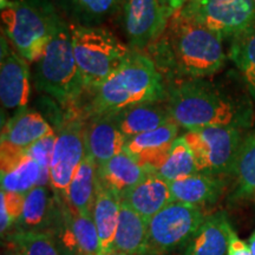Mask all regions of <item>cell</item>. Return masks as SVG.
Returning a JSON list of instances; mask_svg holds the SVG:
<instances>
[{
  "label": "cell",
  "instance_id": "obj_34",
  "mask_svg": "<svg viewBox=\"0 0 255 255\" xmlns=\"http://www.w3.org/2000/svg\"><path fill=\"white\" fill-rule=\"evenodd\" d=\"M227 255H253L250 248V245H248L247 242L242 241L241 239L238 237L234 228L232 229L231 235H229Z\"/></svg>",
  "mask_w": 255,
  "mask_h": 255
},
{
  "label": "cell",
  "instance_id": "obj_38",
  "mask_svg": "<svg viewBox=\"0 0 255 255\" xmlns=\"http://www.w3.org/2000/svg\"><path fill=\"white\" fill-rule=\"evenodd\" d=\"M101 255H127V254H124V253H122V252H120V251L113 250V251L108 252V253H103V254H101Z\"/></svg>",
  "mask_w": 255,
  "mask_h": 255
},
{
  "label": "cell",
  "instance_id": "obj_26",
  "mask_svg": "<svg viewBox=\"0 0 255 255\" xmlns=\"http://www.w3.org/2000/svg\"><path fill=\"white\" fill-rule=\"evenodd\" d=\"M232 175L234 186L229 194L231 202L255 197V129L242 138Z\"/></svg>",
  "mask_w": 255,
  "mask_h": 255
},
{
  "label": "cell",
  "instance_id": "obj_31",
  "mask_svg": "<svg viewBox=\"0 0 255 255\" xmlns=\"http://www.w3.org/2000/svg\"><path fill=\"white\" fill-rule=\"evenodd\" d=\"M197 167L193 152L183 136L177 137L171 145L164 163L156 171L159 177L168 182L197 174Z\"/></svg>",
  "mask_w": 255,
  "mask_h": 255
},
{
  "label": "cell",
  "instance_id": "obj_6",
  "mask_svg": "<svg viewBox=\"0 0 255 255\" xmlns=\"http://www.w3.org/2000/svg\"><path fill=\"white\" fill-rule=\"evenodd\" d=\"M37 89L62 104H72L87 89L75 58L71 26L60 21L36 72Z\"/></svg>",
  "mask_w": 255,
  "mask_h": 255
},
{
  "label": "cell",
  "instance_id": "obj_1",
  "mask_svg": "<svg viewBox=\"0 0 255 255\" xmlns=\"http://www.w3.org/2000/svg\"><path fill=\"white\" fill-rule=\"evenodd\" d=\"M149 50L159 73L174 82L208 77L226 63L221 38L182 11L169 19L164 32Z\"/></svg>",
  "mask_w": 255,
  "mask_h": 255
},
{
  "label": "cell",
  "instance_id": "obj_8",
  "mask_svg": "<svg viewBox=\"0 0 255 255\" xmlns=\"http://www.w3.org/2000/svg\"><path fill=\"white\" fill-rule=\"evenodd\" d=\"M193 152L197 171L210 176L232 175L240 149L241 129L237 128H203L183 135Z\"/></svg>",
  "mask_w": 255,
  "mask_h": 255
},
{
  "label": "cell",
  "instance_id": "obj_24",
  "mask_svg": "<svg viewBox=\"0 0 255 255\" xmlns=\"http://www.w3.org/2000/svg\"><path fill=\"white\" fill-rule=\"evenodd\" d=\"M148 220L121 200V210L113 250L127 255H144Z\"/></svg>",
  "mask_w": 255,
  "mask_h": 255
},
{
  "label": "cell",
  "instance_id": "obj_19",
  "mask_svg": "<svg viewBox=\"0 0 255 255\" xmlns=\"http://www.w3.org/2000/svg\"><path fill=\"white\" fill-rule=\"evenodd\" d=\"M169 186L174 201L202 208L215 205L223 195L227 183L222 177L197 173L169 182Z\"/></svg>",
  "mask_w": 255,
  "mask_h": 255
},
{
  "label": "cell",
  "instance_id": "obj_14",
  "mask_svg": "<svg viewBox=\"0 0 255 255\" xmlns=\"http://www.w3.org/2000/svg\"><path fill=\"white\" fill-rule=\"evenodd\" d=\"M178 127L174 121L164 126L127 138L124 151L131 155L149 173H156L168 157L171 145L177 138Z\"/></svg>",
  "mask_w": 255,
  "mask_h": 255
},
{
  "label": "cell",
  "instance_id": "obj_21",
  "mask_svg": "<svg viewBox=\"0 0 255 255\" xmlns=\"http://www.w3.org/2000/svg\"><path fill=\"white\" fill-rule=\"evenodd\" d=\"M98 182L108 189L119 193L121 196L148 176L149 173L131 155L121 151L107 163L97 167Z\"/></svg>",
  "mask_w": 255,
  "mask_h": 255
},
{
  "label": "cell",
  "instance_id": "obj_7",
  "mask_svg": "<svg viewBox=\"0 0 255 255\" xmlns=\"http://www.w3.org/2000/svg\"><path fill=\"white\" fill-rule=\"evenodd\" d=\"M205 219L200 207L169 203L148 221L144 255H168L186 247Z\"/></svg>",
  "mask_w": 255,
  "mask_h": 255
},
{
  "label": "cell",
  "instance_id": "obj_22",
  "mask_svg": "<svg viewBox=\"0 0 255 255\" xmlns=\"http://www.w3.org/2000/svg\"><path fill=\"white\" fill-rule=\"evenodd\" d=\"M117 126L126 138L151 131L171 122L167 105L161 102H150L128 108L114 114Z\"/></svg>",
  "mask_w": 255,
  "mask_h": 255
},
{
  "label": "cell",
  "instance_id": "obj_3",
  "mask_svg": "<svg viewBox=\"0 0 255 255\" xmlns=\"http://www.w3.org/2000/svg\"><path fill=\"white\" fill-rule=\"evenodd\" d=\"M163 77L149 56L132 51L124 65L97 89L85 107V117L116 114L135 105L165 100Z\"/></svg>",
  "mask_w": 255,
  "mask_h": 255
},
{
  "label": "cell",
  "instance_id": "obj_27",
  "mask_svg": "<svg viewBox=\"0 0 255 255\" xmlns=\"http://www.w3.org/2000/svg\"><path fill=\"white\" fill-rule=\"evenodd\" d=\"M47 182H50L49 170L41 168L27 154L11 170L1 174V190L5 191L27 194L34 187L46 186Z\"/></svg>",
  "mask_w": 255,
  "mask_h": 255
},
{
  "label": "cell",
  "instance_id": "obj_20",
  "mask_svg": "<svg viewBox=\"0 0 255 255\" xmlns=\"http://www.w3.org/2000/svg\"><path fill=\"white\" fill-rule=\"evenodd\" d=\"M232 225L225 210L206 216L183 255H227Z\"/></svg>",
  "mask_w": 255,
  "mask_h": 255
},
{
  "label": "cell",
  "instance_id": "obj_30",
  "mask_svg": "<svg viewBox=\"0 0 255 255\" xmlns=\"http://www.w3.org/2000/svg\"><path fill=\"white\" fill-rule=\"evenodd\" d=\"M5 240L14 245L19 255H69L59 239L50 233L13 231Z\"/></svg>",
  "mask_w": 255,
  "mask_h": 255
},
{
  "label": "cell",
  "instance_id": "obj_17",
  "mask_svg": "<svg viewBox=\"0 0 255 255\" xmlns=\"http://www.w3.org/2000/svg\"><path fill=\"white\" fill-rule=\"evenodd\" d=\"M52 132L55 130L39 113L23 108L15 111L2 127L1 146L25 151L38 139Z\"/></svg>",
  "mask_w": 255,
  "mask_h": 255
},
{
  "label": "cell",
  "instance_id": "obj_4",
  "mask_svg": "<svg viewBox=\"0 0 255 255\" xmlns=\"http://www.w3.org/2000/svg\"><path fill=\"white\" fill-rule=\"evenodd\" d=\"M62 20L51 0H1L2 33L27 62H39Z\"/></svg>",
  "mask_w": 255,
  "mask_h": 255
},
{
  "label": "cell",
  "instance_id": "obj_18",
  "mask_svg": "<svg viewBox=\"0 0 255 255\" xmlns=\"http://www.w3.org/2000/svg\"><path fill=\"white\" fill-rule=\"evenodd\" d=\"M121 200L148 221L169 203L174 202L169 182L155 173L149 174L138 184L126 191Z\"/></svg>",
  "mask_w": 255,
  "mask_h": 255
},
{
  "label": "cell",
  "instance_id": "obj_36",
  "mask_svg": "<svg viewBox=\"0 0 255 255\" xmlns=\"http://www.w3.org/2000/svg\"><path fill=\"white\" fill-rule=\"evenodd\" d=\"M1 255H19V252L12 242L5 240V242H2Z\"/></svg>",
  "mask_w": 255,
  "mask_h": 255
},
{
  "label": "cell",
  "instance_id": "obj_16",
  "mask_svg": "<svg viewBox=\"0 0 255 255\" xmlns=\"http://www.w3.org/2000/svg\"><path fill=\"white\" fill-rule=\"evenodd\" d=\"M126 136L121 132L114 114L89 117L85 124V148L97 167L123 151Z\"/></svg>",
  "mask_w": 255,
  "mask_h": 255
},
{
  "label": "cell",
  "instance_id": "obj_2",
  "mask_svg": "<svg viewBox=\"0 0 255 255\" xmlns=\"http://www.w3.org/2000/svg\"><path fill=\"white\" fill-rule=\"evenodd\" d=\"M164 101L171 120L187 131L213 127L245 129L253 117L247 102L202 78L173 82Z\"/></svg>",
  "mask_w": 255,
  "mask_h": 255
},
{
  "label": "cell",
  "instance_id": "obj_35",
  "mask_svg": "<svg viewBox=\"0 0 255 255\" xmlns=\"http://www.w3.org/2000/svg\"><path fill=\"white\" fill-rule=\"evenodd\" d=\"M161 1L164 6L165 11H167L169 18H171L177 12H180L190 0H161Z\"/></svg>",
  "mask_w": 255,
  "mask_h": 255
},
{
  "label": "cell",
  "instance_id": "obj_10",
  "mask_svg": "<svg viewBox=\"0 0 255 255\" xmlns=\"http://www.w3.org/2000/svg\"><path fill=\"white\" fill-rule=\"evenodd\" d=\"M85 121L69 119L57 132V142L50 165V184L53 193L64 200L83 158L85 148Z\"/></svg>",
  "mask_w": 255,
  "mask_h": 255
},
{
  "label": "cell",
  "instance_id": "obj_37",
  "mask_svg": "<svg viewBox=\"0 0 255 255\" xmlns=\"http://www.w3.org/2000/svg\"><path fill=\"white\" fill-rule=\"evenodd\" d=\"M248 245H250L252 253H253V255H255V231L253 232V234L251 235L250 240H248Z\"/></svg>",
  "mask_w": 255,
  "mask_h": 255
},
{
  "label": "cell",
  "instance_id": "obj_25",
  "mask_svg": "<svg viewBox=\"0 0 255 255\" xmlns=\"http://www.w3.org/2000/svg\"><path fill=\"white\" fill-rule=\"evenodd\" d=\"M121 210V195L116 191L101 186L98 182L97 195L92 209L96 228L100 238L102 253L113 251L115 235Z\"/></svg>",
  "mask_w": 255,
  "mask_h": 255
},
{
  "label": "cell",
  "instance_id": "obj_11",
  "mask_svg": "<svg viewBox=\"0 0 255 255\" xmlns=\"http://www.w3.org/2000/svg\"><path fill=\"white\" fill-rule=\"evenodd\" d=\"M123 18L133 51L149 49L161 37L170 19L161 0H126Z\"/></svg>",
  "mask_w": 255,
  "mask_h": 255
},
{
  "label": "cell",
  "instance_id": "obj_39",
  "mask_svg": "<svg viewBox=\"0 0 255 255\" xmlns=\"http://www.w3.org/2000/svg\"><path fill=\"white\" fill-rule=\"evenodd\" d=\"M253 1H254V5H255V0H253Z\"/></svg>",
  "mask_w": 255,
  "mask_h": 255
},
{
  "label": "cell",
  "instance_id": "obj_5",
  "mask_svg": "<svg viewBox=\"0 0 255 255\" xmlns=\"http://www.w3.org/2000/svg\"><path fill=\"white\" fill-rule=\"evenodd\" d=\"M75 58L87 90H95L124 65L132 49L100 26H71Z\"/></svg>",
  "mask_w": 255,
  "mask_h": 255
},
{
  "label": "cell",
  "instance_id": "obj_33",
  "mask_svg": "<svg viewBox=\"0 0 255 255\" xmlns=\"http://www.w3.org/2000/svg\"><path fill=\"white\" fill-rule=\"evenodd\" d=\"M25 195L26 194L20 193H13V191H5L1 190V203L5 206L6 212L11 219L13 227L18 220L20 219L21 214H23V209L25 205Z\"/></svg>",
  "mask_w": 255,
  "mask_h": 255
},
{
  "label": "cell",
  "instance_id": "obj_29",
  "mask_svg": "<svg viewBox=\"0 0 255 255\" xmlns=\"http://www.w3.org/2000/svg\"><path fill=\"white\" fill-rule=\"evenodd\" d=\"M229 58L238 68L248 92L255 102V26L233 38Z\"/></svg>",
  "mask_w": 255,
  "mask_h": 255
},
{
  "label": "cell",
  "instance_id": "obj_32",
  "mask_svg": "<svg viewBox=\"0 0 255 255\" xmlns=\"http://www.w3.org/2000/svg\"><path fill=\"white\" fill-rule=\"evenodd\" d=\"M57 142V132H52L46 135L43 138L34 142L30 148L27 149V155L37 161L45 170H50L51 162H52L53 151ZM50 173V171H49Z\"/></svg>",
  "mask_w": 255,
  "mask_h": 255
},
{
  "label": "cell",
  "instance_id": "obj_15",
  "mask_svg": "<svg viewBox=\"0 0 255 255\" xmlns=\"http://www.w3.org/2000/svg\"><path fill=\"white\" fill-rule=\"evenodd\" d=\"M63 226L57 238L69 255H101V242L92 214L73 212L63 200Z\"/></svg>",
  "mask_w": 255,
  "mask_h": 255
},
{
  "label": "cell",
  "instance_id": "obj_28",
  "mask_svg": "<svg viewBox=\"0 0 255 255\" xmlns=\"http://www.w3.org/2000/svg\"><path fill=\"white\" fill-rule=\"evenodd\" d=\"M126 0H59L64 11L77 25L96 26L117 12Z\"/></svg>",
  "mask_w": 255,
  "mask_h": 255
},
{
  "label": "cell",
  "instance_id": "obj_23",
  "mask_svg": "<svg viewBox=\"0 0 255 255\" xmlns=\"http://www.w3.org/2000/svg\"><path fill=\"white\" fill-rule=\"evenodd\" d=\"M98 188L97 164L88 152H85L64 201L73 212L92 214Z\"/></svg>",
  "mask_w": 255,
  "mask_h": 255
},
{
  "label": "cell",
  "instance_id": "obj_12",
  "mask_svg": "<svg viewBox=\"0 0 255 255\" xmlns=\"http://www.w3.org/2000/svg\"><path fill=\"white\" fill-rule=\"evenodd\" d=\"M63 221V200L45 186H37L25 195L23 214L12 232L50 233L58 237Z\"/></svg>",
  "mask_w": 255,
  "mask_h": 255
},
{
  "label": "cell",
  "instance_id": "obj_9",
  "mask_svg": "<svg viewBox=\"0 0 255 255\" xmlns=\"http://www.w3.org/2000/svg\"><path fill=\"white\" fill-rule=\"evenodd\" d=\"M181 11L222 40L255 26L253 0H190Z\"/></svg>",
  "mask_w": 255,
  "mask_h": 255
},
{
  "label": "cell",
  "instance_id": "obj_13",
  "mask_svg": "<svg viewBox=\"0 0 255 255\" xmlns=\"http://www.w3.org/2000/svg\"><path fill=\"white\" fill-rule=\"evenodd\" d=\"M26 62L17 51L11 49L2 33L0 100L5 109L19 110L26 107L30 97V70Z\"/></svg>",
  "mask_w": 255,
  "mask_h": 255
}]
</instances>
